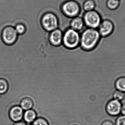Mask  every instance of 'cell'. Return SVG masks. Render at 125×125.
<instances>
[{
  "mask_svg": "<svg viewBox=\"0 0 125 125\" xmlns=\"http://www.w3.org/2000/svg\"><path fill=\"white\" fill-rule=\"evenodd\" d=\"M33 125H50L48 121L43 117L37 118L33 122Z\"/></svg>",
  "mask_w": 125,
  "mask_h": 125,
  "instance_id": "ffe728a7",
  "label": "cell"
},
{
  "mask_svg": "<svg viewBox=\"0 0 125 125\" xmlns=\"http://www.w3.org/2000/svg\"><path fill=\"white\" fill-rule=\"evenodd\" d=\"M81 8L78 2L73 0H69L65 2L62 6L63 14L68 17H76L80 12Z\"/></svg>",
  "mask_w": 125,
  "mask_h": 125,
  "instance_id": "5b68a950",
  "label": "cell"
},
{
  "mask_svg": "<svg viewBox=\"0 0 125 125\" xmlns=\"http://www.w3.org/2000/svg\"><path fill=\"white\" fill-rule=\"evenodd\" d=\"M84 22L87 27L90 28H98L102 21L100 13L96 10L87 11L83 16Z\"/></svg>",
  "mask_w": 125,
  "mask_h": 125,
  "instance_id": "277c9868",
  "label": "cell"
},
{
  "mask_svg": "<svg viewBox=\"0 0 125 125\" xmlns=\"http://www.w3.org/2000/svg\"><path fill=\"white\" fill-rule=\"evenodd\" d=\"M13 125H27V124L23 121H19V122H16Z\"/></svg>",
  "mask_w": 125,
  "mask_h": 125,
  "instance_id": "cb8c5ba5",
  "label": "cell"
},
{
  "mask_svg": "<svg viewBox=\"0 0 125 125\" xmlns=\"http://www.w3.org/2000/svg\"><path fill=\"white\" fill-rule=\"evenodd\" d=\"M94 0H86L83 4V8L86 12L94 10L96 7Z\"/></svg>",
  "mask_w": 125,
  "mask_h": 125,
  "instance_id": "9a60e30c",
  "label": "cell"
},
{
  "mask_svg": "<svg viewBox=\"0 0 125 125\" xmlns=\"http://www.w3.org/2000/svg\"><path fill=\"white\" fill-rule=\"evenodd\" d=\"M34 105V102L32 99L29 97L23 98L20 103V106L24 111L32 109Z\"/></svg>",
  "mask_w": 125,
  "mask_h": 125,
  "instance_id": "4fadbf2b",
  "label": "cell"
},
{
  "mask_svg": "<svg viewBox=\"0 0 125 125\" xmlns=\"http://www.w3.org/2000/svg\"><path fill=\"white\" fill-rule=\"evenodd\" d=\"M125 93L123 92L116 90L113 93V99L118 101L120 102L122 101L125 99Z\"/></svg>",
  "mask_w": 125,
  "mask_h": 125,
  "instance_id": "ac0fdd59",
  "label": "cell"
},
{
  "mask_svg": "<svg viewBox=\"0 0 125 125\" xmlns=\"http://www.w3.org/2000/svg\"><path fill=\"white\" fill-rule=\"evenodd\" d=\"M101 37L97 29H87L82 32L81 36L80 47L85 51H92L97 47Z\"/></svg>",
  "mask_w": 125,
  "mask_h": 125,
  "instance_id": "6da1fadb",
  "label": "cell"
},
{
  "mask_svg": "<svg viewBox=\"0 0 125 125\" xmlns=\"http://www.w3.org/2000/svg\"><path fill=\"white\" fill-rule=\"evenodd\" d=\"M115 125H125V115H119L116 119Z\"/></svg>",
  "mask_w": 125,
  "mask_h": 125,
  "instance_id": "44dd1931",
  "label": "cell"
},
{
  "mask_svg": "<svg viewBox=\"0 0 125 125\" xmlns=\"http://www.w3.org/2000/svg\"><path fill=\"white\" fill-rule=\"evenodd\" d=\"M23 110L19 106H12L9 112V115L11 120L13 122H19L21 121L23 118Z\"/></svg>",
  "mask_w": 125,
  "mask_h": 125,
  "instance_id": "30bf717a",
  "label": "cell"
},
{
  "mask_svg": "<svg viewBox=\"0 0 125 125\" xmlns=\"http://www.w3.org/2000/svg\"></svg>",
  "mask_w": 125,
  "mask_h": 125,
  "instance_id": "484cf974",
  "label": "cell"
},
{
  "mask_svg": "<svg viewBox=\"0 0 125 125\" xmlns=\"http://www.w3.org/2000/svg\"><path fill=\"white\" fill-rule=\"evenodd\" d=\"M115 87L116 90L125 93V76H121L116 80Z\"/></svg>",
  "mask_w": 125,
  "mask_h": 125,
  "instance_id": "5bb4252c",
  "label": "cell"
},
{
  "mask_svg": "<svg viewBox=\"0 0 125 125\" xmlns=\"http://www.w3.org/2000/svg\"><path fill=\"white\" fill-rule=\"evenodd\" d=\"M24 122L26 124H32L37 118L36 112L33 109L25 111L23 116Z\"/></svg>",
  "mask_w": 125,
  "mask_h": 125,
  "instance_id": "7c38bea8",
  "label": "cell"
},
{
  "mask_svg": "<svg viewBox=\"0 0 125 125\" xmlns=\"http://www.w3.org/2000/svg\"><path fill=\"white\" fill-rule=\"evenodd\" d=\"M121 114L122 115H125V103L122 104L121 109Z\"/></svg>",
  "mask_w": 125,
  "mask_h": 125,
  "instance_id": "603a6c76",
  "label": "cell"
},
{
  "mask_svg": "<svg viewBox=\"0 0 125 125\" xmlns=\"http://www.w3.org/2000/svg\"><path fill=\"white\" fill-rule=\"evenodd\" d=\"M84 24L83 18L81 17L76 16L73 18L71 21V28L78 32L83 29Z\"/></svg>",
  "mask_w": 125,
  "mask_h": 125,
  "instance_id": "8fae6325",
  "label": "cell"
},
{
  "mask_svg": "<svg viewBox=\"0 0 125 125\" xmlns=\"http://www.w3.org/2000/svg\"><path fill=\"white\" fill-rule=\"evenodd\" d=\"M9 88V84L6 79H0V94H5Z\"/></svg>",
  "mask_w": 125,
  "mask_h": 125,
  "instance_id": "e0dca14e",
  "label": "cell"
},
{
  "mask_svg": "<svg viewBox=\"0 0 125 125\" xmlns=\"http://www.w3.org/2000/svg\"><path fill=\"white\" fill-rule=\"evenodd\" d=\"M18 34L15 28L11 26L4 27L1 33V38L3 42L8 45L14 44L17 42Z\"/></svg>",
  "mask_w": 125,
  "mask_h": 125,
  "instance_id": "8992f818",
  "label": "cell"
},
{
  "mask_svg": "<svg viewBox=\"0 0 125 125\" xmlns=\"http://www.w3.org/2000/svg\"><path fill=\"white\" fill-rule=\"evenodd\" d=\"M98 30L101 37L110 36L114 30L115 26L112 21L109 19L102 20Z\"/></svg>",
  "mask_w": 125,
  "mask_h": 125,
  "instance_id": "52a82bcc",
  "label": "cell"
},
{
  "mask_svg": "<svg viewBox=\"0 0 125 125\" xmlns=\"http://www.w3.org/2000/svg\"><path fill=\"white\" fill-rule=\"evenodd\" d=\"M80 35L78 32L71 28L67 29L63 35L62 43L68 49H74L80 45Z\"/></svg>",
  "mask_w": 125,
  "mask_h": 125,
  "instance_id": "7a4b0ae2",
  "label": "cell"
},
{
  "mask_svg": "<svg viewBox=\"0 0 125 125\" xmlns=\"http://www.w3.org/2000/svg\"><path fill=\"white\" fill-rule=\"evenodd\" d=\"M14 28L18 35H23L26 31V26L23 23H18Z\"/></svg>",
  "mask_w": 125,
  "mask_h": 125,
  "instance_id": "d6986e66",
  "label": "cell"
},
{
  "mask_svg": "<svg viewBox=\"0 0 125 125\" xmlns=\"http://www.w3.org/2000/svg\"><path fill=\"white\" fill-rule=\"evenodd\" d=\"M63 34L61 29H56L50 33L48 39L50 44L53 46L58 47L62 45Z\"/></svg>",
  "mask_w": 125,
  "mask_h": 125,
  "instance_id": "9c48e42d",
  "label": "cell"
},
{
  "mask_svg": "<svg viewBox=\"0 0 125 125\" xmlns=\"http://www.w3.org/2000/svg\"><path fill=\"white\" fill-rule=\"evenodd\" d=\"M41 23L45 30L51 32L58 28L59 21L56 15L52 12H48L41 18Z\"/></svg>",
  "mask_w": 125,
  "mask_h": 125,
  "instance_id": "3957f363",
  "label": "cell"
},
{
  "mask_svg": "<svg viewBox=\"0 0 125 125\" xmlns=\"http://www.w3.org/2000/svg\"><path fill=\"white\" fill-rule=\"evenodd\" d=\"M101 125H115V124L111 120H106L104 121Z\"/></svg>",
  "mask_w": 125,
  "mask_h": 125,
  "instance_id": "7402d4cb",
  "label": "cell"
},
{
  "mask_svg": "<svg viewBox=\"0 0 125 125\" xmlns=\"http://www.w3.org/2000/svg\"><path fill=\"white\" fill-rule=\"evenodd\" d=\"M120 4L119 0H106V7L110 10H115L119 8Z\"/></svg>",
  "mask_w": 125,
  "mask_h": 125,
  "instance_id": "2e32d148",
  "label": "cell"
},
{
  "mask_svg": "<svg viewBox=\"0 0 125 125\" xmlns=\"http://www.w3.org/2000/svg\"></svg>",
  "mask_w": 125,
  "mask_h": 125,
  "instance_id": "4316f807",
  "label": "cell"
},
{
  "mask_svg": "<svg viewBox=\"0 0 125 125\" xmlns=\"http://www.w3.org/2000/svg\"><path fill=\"white\" fill-rule=\"evenodd\" d=\"M122 105L121 102L114 99H112L106 105V111L111 116H117L121 114Z\"/></svg>",
  "mask_w": 125,
  "mask_h": 125,
  "instance_id": "ba28073f",
  "label": "cell"
},
{
  "mask_svg": "<svg viewBox=\"0 0 125 125\" xmlns=\"http://www.w3.org/2000/svg\"><path fill=\"white\" fill-rule=\"evenodd\" d=\"M31 125H32V124H31Z\"/></svg>",
  "mask_w": 125,
  "mask_h": 125,
  "instance_id": "d4e9b609",
  "label": "cell"
}]
</instances>
